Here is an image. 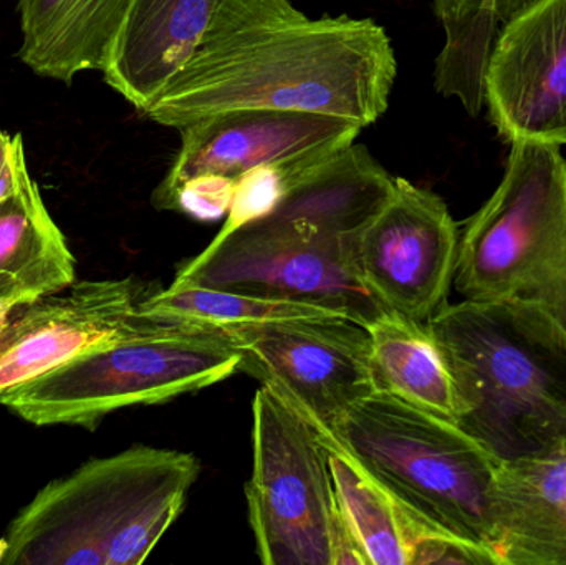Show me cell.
<instances>
[{"label":"cell","mask_w":566,"mask_h":565,"mask_svg":"<svg viewBox=\"0 0 566 565\" xmlns=\"http://www.w3.org/2000/svg\"><path fill=\"white\" fill-rule=\"evenodd\" d=\"M396 72L391 39L378 23L303 13L199 50L145 115L181 129L231 109L271 108L365 129L388 109Z\"/></svg>","instance_id":"1"},{"label":"cell","mask_w":566,"mask_h":565,"mask_svg":"<svg viewBox=\"0 0 566 565\" xmlns=\"http://www.w3.org/2000/svg\"><path fill=\"white\" fill-rule=\"evenodd\" d=\"M426 327L459 400L458 427L499 463L566 443V332L541 308L446 302Z\"/></svg>","instance_id":"2"},{"label":"cell","mask_w":566,"mask_h":565,"mask_svg":"<svg viewBox=\"0 0 566 565\" xmlns=\"http://www.w3.org/2000/svg\"><path fill=\"white\" fill-rule=\"evenodd\" d=\"M199 474L195 454L143 444L86 461L13 517L2 564H143L178 520Z\"/></svg>","instance_id":"3"},{"label":"cell","mask_w":566,"mask_h":565,"mask_svg":"<svg viewBox=\"0 0 566 565\" xmlns=\"http://www.w3.org/2000/svg\"><path fill=\"white\" fill-rule=\"evenodd\" d=\"M333 437L399 504L436 530L494 556L499 463L461 427L376 391Z\"/></svg>","instance_id":"4"},{"label":"cell","mask_w":566,"mask_h":565,"mask_svg":"<svg viewBox=\"0 0 566 565\" xmlns=\"http://www.w3.org/2000/svg\"><path fill=\"white\" fill-rule=\"evenodd\" d=\"M464 301L532 305L566 332V159L560 146L512 145L504 178L459 238Z\"/></svg>","instance_id":"5"},{"label":"cell","mask_w":566,"mask_h":565,"mask_svg":"<svg viewBox=\"0 0 566 565\" xmlns=\"http://www.w3.org/2000/svg\"><path fill=\"white\" fill-rule=\"evenodd\" d=\"M242 354L221 328L181 321L156 334L93 348L10 388L0 404L36 427L95 430L123 408L159 405L241 372Z\"/></svg>","instance_id":"6"},{"label":"cell","mask_w":566,"mask_h":565,"mask_svg":"<svg viewBox=\"0 0 566 565\" xmlns=\"http://www.w3.org/2000/svg\"><path fill=\"white\" fill-rule=\"evenodd\" d=\"M249 524L265 565H368L336 500L328 450L268 387L252 404Z\"/></svg>","instance_id":"7"},{"label":"cell","mask_w":566,"mask_h":565,"mask_svg":"<svg viewBox=\"0 0 566 565\" xmlns=\"http://www.w3.org/2000/svg\"><path fill=\"white\" fill-rule=\"evenodd\" d=\"M353 241L271 212L216 236L179 269L172 284L313 305L368 327L389 311L359 279Z\"/></svg>","instance_id":"8"},{"label":"cell","mask_w":566,"mask_h":565,"mask_svg":"<svg viewBox=\"0 0 566 565\" xmlns=\"http://www.w3.org/2000/svg\"><path fill=\"white\" fill-rule=\"evenodd\" d=\"M242 354L241 372L261 380L319 438L378 391L368 328L348 318L269 322L226 331Z\"/></svg>","instance_id":"9"},{"label":"cell","mask_w":566,"mask_h":565,"mask_svg":"<svg viewBox=\"0 0 566 565\" xmlns=\"http://www.w3.org/2000/svg\"><path fill=\"white\" fill-rule=\"evenodd\" d=\"M459 238L442 198L396 178L388 201L356 234L353 261L386 311L426 324L454 287Z\"/></svg>","instance_id":"10"},{"label":"cell","mask_w":566,"mask_h":565,"mask_svg":"<svg viewBox=\"0 0 566 565\" xmlns=\"http://www.w3.org/2000/svg\"><path fill=\"white\" fill-rule=\"evenodd\" d=\"M148 287L135 278L73 282L13 314V341L0 357V395L35 380L60 365L138 335L179 324L143 311Z\"/></svg>","instance_id":"11"},{"label":"cell","mask_w":566,"mask_h":565,"mask_svg":"<svg viewBox=\"0 0 566 565\" xmlns=\"http://www.w3.org/2000/svg\"><path fill=\"white\" fill-rule=\"evenodd\" d=\"M361 132L346 119L286 109H231L196 119L179 129L181 149L153 192V206L165 208L179 186L198 176L238 181L259 166L335 155Z\"/></svg>","instance_id":"12"},{"label":"cell","mask_w":566,"mask_h":565,"mask_svg":"<svg viewBox=\"0 0 566 565\" xmlns=\"http://www.w3.org/2000/svg\"><path fill=\"white\" fill-rule=\"evenodd\" d=\"M484 106L505 142L566 145V0H537L495 40Z\"/></svg>","instance_id":"13"},{"label":"cell","mask_w":566,"mask_h":565,"mask_svg":"<svg viewBox=\"0 0 566 565\" xmlns=\"http://www.w3.org/2000/svg\"><path fill=\"white\" fill-rule=\"evenodd\" d=\"M221 0H133L103 66L105 82L145 115L196 55Z\"/></svg>","instance_id":"14"},{"label":"cell","mask_w":566,"mask_h":565,"mask_svg":"<svg viewBox=\"0 0 566 565\" xmlns=\"http://www.w3.org/2000/svg\"><path fill=\"white\" fill-rule=\"evenodd\" d=\"M497 565H566V443L499 467Z\"/></svg>","instance_id":"15"},{"label":"cell","mask_w":566,"mask_h":565,"mask_svg":"<svg viewBox=\"0 0 566 565\" xmlns=\"http://www.w3.org/2000/svg\"><path fill=\"white\" fill-rule=\"evenodd\" d=\"M133 0H19V56L36 75L72 83L103 70Z\"/></svg>","instance_id":"16"},{"label":"cell","mask_w":566,"mask_h":565,"mask_svg":"<svg viewBox=\"0 0 566 565\" xmlns=\"http://www.w3.org/2000/svg\"><path fill=\"white\" fill-rule=\"evenodd\" d=\"M73 282L75 258L29 175L0 202V295L22 307Z\"/></svg>","instance_id":"17"},{"label":"cell","mask_w":566,"mask_h":565,"mask_svg":"<svg viewBox=\"0 0 566 565\" xmlns=\"http://www.w3.org/2000/svg\"><path fill=\"white\" fill-rule=\"evenodd\" d=\"M366 328L378 391L458 425L454 380L426 324L386 312Z\"/></svg>","instance_id":"18"},{"label":"cell","mask_w":566,"mask_h":565,"mask_svg":"<svg viewBox=\"0 0 566 565\" xmlns=\"http://www.w3.org/2000/svg\"><path fill=\"white\" fill-rule=\"evenodd\" d=\"M537 0H432L446 33L436 60V90L458 98L469 115L484 108V79L502 30Z\"/></svg>","instance_id":"19"},{"label":"cell","mask_w":566,"mask_h":565,"mask_svg":"<svg viewBox=\"0 0 566 565\" xmlns=\"http://www.w3.org/2000/svg\"><path fill=\"white\" fill-rule=\"evenodd\" d=\"M328 450L336 500L353 540L368 565H411L406 511L343 450L335 437Z\"/></svg>","instance_id":"20"},{"label":"cell","mask_w":566,"mask_h":565,"mask_svg":"<svg viewBox=\"0 0 566 565\" xmlns=\"http://www.w3.org/2000/svg\"><path fill=\"white\" fill-rule=\"evenodd\" d=\"M142 308L159 317L179 318V321L192 322L206 327L221 328V331L269 324V322L339 317L335 312L313 307V305L175 284L163 291H149L142 301Z\"/></svg>","instance_id":"21"},{"label":"cell","mask_w":566,"mask_h":565,"mask_svg":"<svg viewBox=\"0 0 566 565\" xmlns=\"http://www.w3.org/2000/svg\"><path fill=\"white\" fill-rule=\"evenodd\" d=\"M332 156V155H329ZM329 156L295 159L279 165L259 166L238 179L231 208L219 234H228L248 222L271 215L283 196L313 168Z\"/></svg>","instance_id":"22"},{"label":"cell","mask_w":566,"mask_h":565,"mask_svg":"<svg viewBox=\"0 0 566 565\" xmlns=\"http://www.w3.org/2000/svg\"><path fill=\"white\" fill-rule=\"evenodd\" d=\"M235 185L222 176H198L176 189L166 201V211H179L196 221L212 222L228 216Z\"/></svg>","instance_id":"23"},{"label":"cell","mask_w":566,"mask_h":565,"mask_svg":"<svg viewBox=\"0 0 566 565\" xmlns=\"http://www.w3.org/2000/svg\"><path fill=\"white\" fill-rule=\"evenodd\" d=\"M29 176L22 135H9L0 129V202L19 191Z\"/></svg>","instance_id":"24"},{"label":"cell","mask_w":566,"mask_h":565,"mask_svg":"<svg viewBox=\"0 0 566 565\" xmlns=\"http://www.w3.org/2000/svg\"><path fill=\"white\" fill-rule=\"evenodd\" d=\"M17 308H19V305L15 304V302L10 301V299L2 297L0 295V334H2L3 331H6L7 325H9V322L12 321L13 314H15Z\"/></svg>","instance_id":"25"},{"label":"cell","mask_w":566,"mask_h":565,"mask_svg":"<svg viewBox=\"0 0 566 565\" xmlns=\"http://www.w3.org/2000/svg\"><path fill=\"white\" fill-rule=\"evenodd\" d=\"M7 553V541L6 537H3L2 541H0V564H2L3 556H6Z\"/></svg>","instance_id":"26"}]
</instances>
